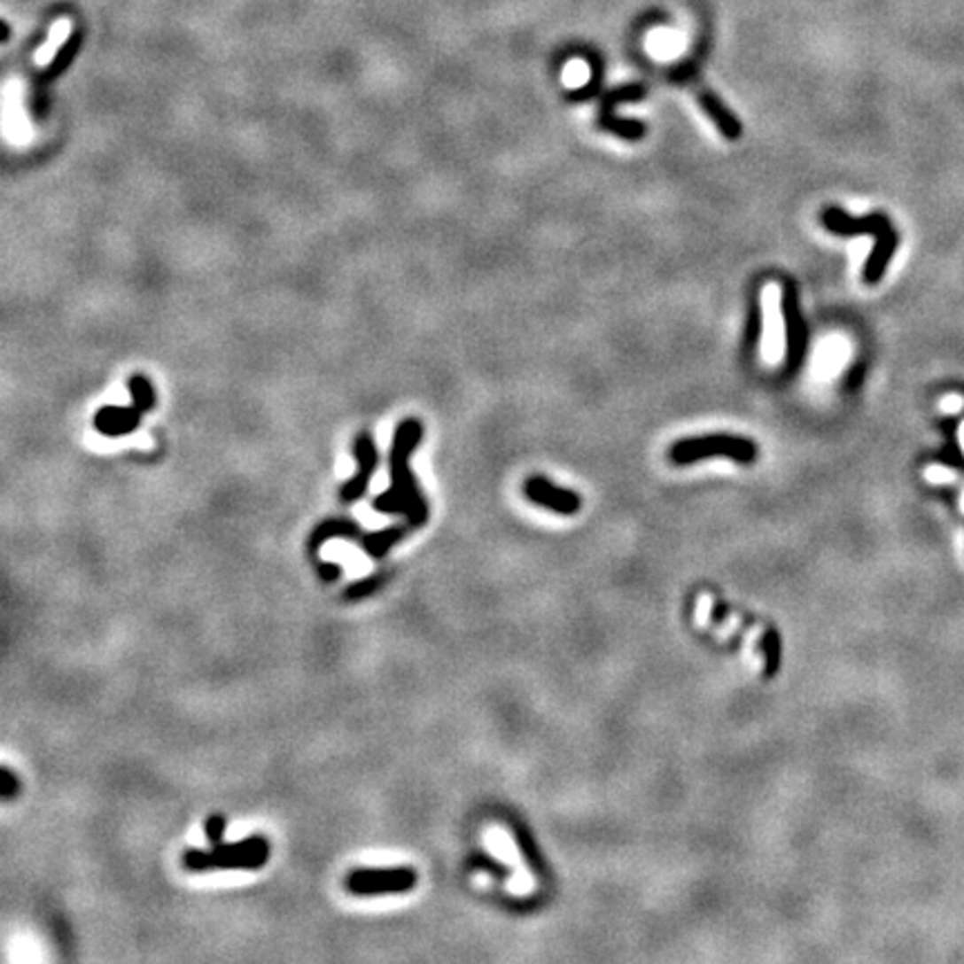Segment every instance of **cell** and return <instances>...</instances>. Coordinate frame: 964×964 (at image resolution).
<instances>
[{
    "label": "cell",
    "mask_w": 964,
    "mask_h": 964,
    "mask_svg": "<svg viewBox=\"0 0 964 964\" xmlns=\"http://www.w3.org/2000/svg\"><path fill=\"white\" fill-rule=\"evenodd\" d=\"M204 830H206V839L210 842V846H217V844H222L223 833H226V817L219 815V812L217 815H210L208 820H206Z\"/></svg>",
    "instance_id": "20"
},
{
    "label": "cell",
    "mask_w": 964,
    "mask_h": 964,
    "mask_svg": "<svg viewBox=\"0 0 964 964\" xmlns=\"http://www.w3.org/2000/svg\"><path fill=\"white\" fill-rule=\"evenodd\" d=\"M779 308H781L783 335H786V373L795 376L799 367L804 364L808 346V330L804 322L802 308H799V295L793 282H783L781 295H779Z\"/></svg>",
    "instance_id": "6"
},
{
    "label": "cell",
    "mask_w": 964,
    "mask_h": 964,
    "mask_svg": "<svg viewBox=\"0 0 964 964\" xmlns=\"http://www.w3.org/2000/svg\"><path fill=\"white\" fill-rule=\"evenodd\" d=\"M962 407V400L955 398V395H951V398H946L945 402H942V408H946V411H958V408Z\"/></svg>",
    "instance_id": "22"
},
{
    "label": "cell",
    "mask_w": 964,
    "mask_h": 964,
    "mask_svg": "<svg viewBox=\"0 0 964 964\" xmlns=\"http://www.w3.org/2000/svg\"><path fill=\"white\" fill-rule=\"evenodd\" d=\"M270 859V842L264 835H248L235 844H217L210 851L188 849L183 853V868L192 873L204 871H260Z\"/></svg>",
    "instance_id": "3"
},
{
    "label": "cell",
    "mask_w": 964,
    "mask_h": 964,
    "mask_svg": "<svg viewBox=\"0 0 964 964\" xmlns=\"http://www.w3.org/2000/svg\"><path fill=\"white\" fill-rule=\"evenodd\" d=\"M353 458H355V473L348 478L346 482L339 489V501L344 505H353V502L360 501L369 489V482L371 476L376 473L377 463H380V454H377V445L373 440V436L369 431L357 433L355 440H353Z\"/></svg>",
    "instance_id": "7"
},
{
    "label": "cell",
    "mask_w": 964,
    "mask_h": 964,
    "mask_svg": "<svg viewBox=\"0 0 964 964\" xmlns=\"http://www.w3.org/2000/svg\"><path fill=\"white\" fill-rule=\"evenodd\" d=\"M730 458L739 464H752L757 460V445L748 438L730 436V433H710V436L686 438L674 442L670 449V460L674 464H692L705 458Z\"/></svg>",
    "instance_id": "4"
},
{
    "label": "cell",
    "mask_w": 964,
    "mask_h": 964,
    "mask_svg": "<svg viewBox=\"0 0 964 964\" xmlns=\"http://www.w3.org/2000/svg\"><path fill=\"white\" fill-rule=\"evenodd\" d=\"M598 126H601V130L612 132V135L621 136V139L626 141H639L643 139L645 132H648V128H645L641 120L621 119V116H617L614 112H601V114H598Z\"/></svg>",
    "instance_id": "13"
},
{
    "label": "cell",
    "mask_w": 964,
    "mask_h": 964,
    "mask_svg": "<svg viewBox=\"0 0 964 964\" xmlns=\"http://www.w3.org/2000/svg\"><path fill=\"white\" fill-rule=\"evenodd\" d=\"M424 427L416 417H407L398 424L389 451L391 487L373 501V509L380 514H400L407 518L411 529L424 527L429 520V505L417 487V478L411 469V455L422 440Z\"/></svg>",
    "instance_id": "1"
},
{
    "label": "cell",
    "mask_w": 964,
    "mask_h": 964,
    "mask_svg": "<svg viewBox=\"0 0 964 964\" xmlns=\"http://www.w3.org/2000/svg\"><path fill=\"white\" fill-rule=\"evenodd\" d=\"M929 476H931V478H937V480H945V478H946V480H949L951 473H949V471H937V469H933V471H929Z\"/></svg>",
    "instance_id": "23"
},
{
    "label": "cell",
    "mask_w": 964,
    "mask_h": 964,
    "mask_svg": "<svg viewBox=\"0 0 964 964\" xmlns=\"http://www.w3.org/2000/svg\"><path fill=\"white\" fill-rule=\"evenodd\" d=\"M364 532L360 525L351 518H326L317 525L308 536V554L317 556L322 545H326L333 538H344V540H362Z\"/></svg>",
    "instance_id": "10"
},
{
    "label": "cell",
    "mask_w": 964,
    "mask_h": 964,
    "mask_svg": "<svg viewBox=\"0 0 964 964\" xmlns=\"http://www.w3.org/2000/svg\"><path fill=\"white\" fill-rule=\"evenodd\" d=\"M699 103L701 107H704L705 114H708V119L712 120L714 126H717V130L721 132L726 139L737 141L739 136H742V120L737 119L735 112H730V107L726 105L717 94L710 92V89H704V92H699Z\"/></svg>",
    "instance_id": "11"
},
{
    "label": "cell",
    "mask_w": 964,
    "mask_h": 964,
    "mask_svg": "<svg viewBox=\"0 0 964 964\" xmlns=\"http://www.w3.org/2000/svg\"><path fill=\"white\" fill-rule=\"evenodd\" d=\"M342 565H338V563H320L317 565V574H320V579L324 583H335L342 576Z\"/></svg>",
    "instance_id": "21"
},
{
    "label": "cell",
    "mask_w": 964,
    "mask_h": 964,
    "mask_svg": "<svg viewBox=\"0 0 964 964\" xmlns=\"http://www.w3.org/2000/svg\"><path fill=\"white\" fill-rule=\"evenodd\" d=\"M144 416L145 413L139 411L135 404H130V407H101L94 416V429L107 438L130 436L139 429Z\"/></svg>",
    "instance_id": "9"
},
{
    "label": "cell",
    "mask_w": 964,
    "mask_h": 964,
    "mask_svg": "<svg viewBox=\"0 0 964 964\" xmlns=\"http://www.w3.org/2000/svg\"><path fill=\"white\" fill-rule=\"evenodd\" d=\"M411 529V525H393V527H386V529H380V532H369L362 536V548H364V552L369 554L371 558H376V561H380V558H385V554L389 552V549H393V545H398L400 540H402L404 536H407V532Z\"/></svg>",
    "instance_id": "12"
},
{
    "label": "cell",
    "mask_w": 964,
    "mask_h": 964,
    "mask_svg": "<svg viewBox=\"0 0 964 964\" xmlns=\"http://www.w3.org/2000/svg\"><path fill=\"white\" fill-rule=\"evenodd\" d=\"M525 496L538 507L561 516H574L580 509V496L571 489L556 487L545 476H532L525 482Z\"/></svg>",
    "instance_id": "8"
},
{
    "label": "cell",
    "mask_w": 964,
    "mask_h": 964,
    "mask_svg": "<svg viewBox=\"0 0 964 964\" xmlns=\"http://www.w3.org/2000/svg\"><path fill=\"white\" fill-rule=\"evenodd\" d=\"M761 326H764V322H761L759 301L752 299L750 308H748L746 335H743V351H746V353H755L757 351V344H759V339H761Z\"/></svg>",
    "instance_id": "17"
},
{
    "label": "cell",
    "mask_w": 964,
    "mask_h": 964,
    "mask_svg": "<svg viewBox=\"0 0 964 964\" xmlns=\"http://www.w3.org/2000/svg\"><path fill=\"white\" fill-rule=\"evenodd\" d=\"M766 304H768V307H766V330H768V339H766V348H768V351H770V357H773V360H774V355H777V351H779V346H781V342H779L777 335H774V330H777V329H774V304H777V301H774L773 288H770V291H766Z\"/></svg>",
    "instance_id": "18"
},
{
    "label": "cell",
    "mask_w": 964,
    "mask_h": 964,
    "mask_svg": "<svg viewBox=\"0 0 964 964\" xmlns=\"http://www.w3.org/2000/svg\"><path fill=\"white\" fill-rule=\"evenodd\" d=\"M19 793H20L19 774H16L10 766H3V770H0V795H3L5 802H12V799H14Z\"/></svg>",
    "instance_id": "19"
},
{
    "label": "cell",
    "mask_w": 964,
    "mask_h": 964,
    "mask_svg": "<svg viewBox=\"0 0 964 964\" xmlns=\"http://www.w3.org/2000/svg\"><path fill=\"white\" fill-rule=\"evenodd\" d=\"M386 580H389V571H380V574L367 576V579H362L357 580V583L348 585V587L344 589V598H346V601H362V598L376 594L377 589L386 583Z\"/></svg>",
    "instance_id": "16"
},
{
    "label": "cell",
    "mask_w": 964,
    "mask_h": 964,
    "mask_svg": "<svg viewBox=\"0 0 964 964\" xmlns=\"http://www.w3.org/2000/svg\"><path fill=\"white\" fill-rule=\"evenodd\" d=\"M128 389H130L132 404H135L139 411L144 413L152 411L154 404H157V395H154V386L148 377L136 373V376H132L130 380H128Z\"/></svg>",
    "instance_id": "15"
},
{
    "label": "cell",
    "mask_w": 964,
    "mask_h": 964,
    "mask_svg": "<svg viewBox=\"0 0 964 964\" xmlns=\"http://www.w3.org/2000/svg\"><path fill=\"white\" fill-rule=\"evenodd\" d=\"M761 654H764V677L770 679L777 674L781 665V636L777 630H766L759 643Z\"/></svg>",
    "instance_id": "14"
},
{
    "label": "cell",
    "mask_w": 964,
    "mask_h": 964,
    "mask_svg": "<svg viewBox=\"0 0 964 964\" xmlns=\"http://www.w3.org/2000/svg\"><path fill=\"white\" fill-rule=\"evenodd\" d=\"M417 873L411 867L395 868H357L346 877L348 893L357 898L376 895H400L416 889Z\"/></svg>",
    "instance_id": "5"
},
{
    "label": "cell",
    "mask_w": 964,
    "mask_h": 964,
    "mask_svg": "<svg viewBox=\"0 0 964 964\" xmlns=\"http://www.w3.org/2000/svg\"><path fill=\"white\" fill-rule=\"evenodd\" d=\"M821 223L833 235L875 237V246H873V253L868 255L867 266H864V282L877 284L884 277L886 266H889L890 257H893L895 248H898V232H895L889 217H884L882 213H873L858 219L851 217L849 213H844L839 208H826L824 214H821Z\"/></svg>",
    "instance_id": "2"
}]
</instances>
